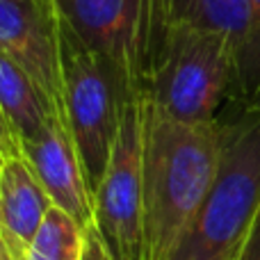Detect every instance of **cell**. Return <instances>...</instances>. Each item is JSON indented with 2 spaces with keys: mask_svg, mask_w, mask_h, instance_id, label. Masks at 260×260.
Segmentation results:
<instances>
[{
  "mask_svg": "<svg viewBox=\"0 0 260 260\" xmlns=\"http://www.w3.org/2000/svg\"><path fill=\"white\" fill-rule=\"evenodd\" d=\"M142 91L128 99L108 169L94 194V229L114 260H146L142 185Z\"/></svg>",
  "mask_w": 260,
  "mask_h": 260,
  "instance_id": "obj_6",
  "label": "cell"
},
{
  "mask_svg": "<svg viewBox=\"0 0 260 260\" xmlns=\"http://www.w3.org/2000/svg\"><path fill=\"white\" fill-rule=\"evenodd\" d=\"M85 231L73 217L53 206L27 247L25 260H82Z\"/></svg>",
  "mask_w": 260,
  "mask_h": 260,
  "instance_id": "obj_12",
  "label": "cell"
},
{
  "mask_svg": "<svg viewBox=\"0 0 260 260\" xmlns=\"http://www.w3.org/2000/svg\"><path fill=\"white\" fill-rule=\"evenodd\" d=\"M144 94L171 119L215 123L238 99V59L229 39L187 23L167 27Z\"/></svg>",
  "mask_w": 260,
  "mask_h": 260,
  "instance_id": "obj_3",
  "label": "cell"
},
{
  "mask_svg": "<svg viewBox=\"0 0 260 260\" xmlns=\"http://www.w3.org/2000/svg\"><path fill=\"white\" fill-rule=\"evenodd\" d=\"M139 94L103 55L89 50L64 21V112L91 197L112 155L128 99Z\"/></svg>",
  "mask_w": 260,
  "mask_h": 260,
  "instance_id": "obj_4",
  "label": "cell"
},
{
  "mask_svg": "<svg viewBox=\"0 0 260 260\" xmlns=\"http://www.w3.org/2000/svg\"><path fill=\"white\" fill-rule=\"evenodd\" d=\"M238 260H260V210L251 224V231H249V238L242 247V253H240Z\"/></svg>",
  "mask_w": 260,
  "mask_h": 260,
  "instance_id": "obj_16",
  "label": "cell"
},
{
  "mask_svg": "<svg viewBox=\"0 0 260 260\" xmlns=\"http://www.w3.org/2000/svg\"><path fill=\"white\" fill-rule=\"evenodd\" d=\"M217 123L215 183L169 260H238L260 210V105L231 101Z\"/></svg>",
  "mask_w": 260,
  "mask_h": 260,
  "instance_id": "obj_2",
  "label": "cell"
},
{
  "mask_svg": "<svg viewBox=\"0 0 260 260\" xmlns=\"http://www.w3.org/2000/svg\"><path fill=\"white\" fill-rule=\"evenodd\" d=\"M219 165V123H185L142 96L146 260H169L201 210Z\"/></svg>",
  "mask_w": 260,
  "mask_h": 260,
  "instance_id": "obj_1",
  "label": "cell"
},
{
  "mask_svg": "<svg viewBox=\"0 0 260 260\" xmlns=\"http://www.w3.org/2000/svg\"><path fill=\"white\" fill-rule=\"evenodd\" d=\"M0 110L16 135L18 144L21 139L37 135L53 117L32 78L3 50H0Z\"/></svg>",
  "mask_w": 260,
  "mask_h": 260,
  "instance_id": "obj_11",
  "label": "cell"
},
{
  "mask_svg": "<svg viewBox=\"0 0 260 260\" xmlns=\"http://www.w3.org/2000/svg\"><path fill=\"white\" fill-rule=\"evenodd\" d=\"M14 155H21V146H18L16 135L9 128L7 119H5L3 110H0V157L7 160V157H14Z\"/></svg>",
  "mask_w": 260,
  "mask_h": 260,
  "instance_id": "obj_15",
  "label": "cell"
},
{
  "mask_svg": "<svg viewBox=\"0 0 260 260\" xmlns=\"http://www.w3.org/2000/svg\"><path fill=\"white\" fill-rule=\"evenodd\" d=\"M0 260H25V256L16 253L12 247H9V242L5 240L3 233H0Z\"/></svg>",
  "mask_w": 260,
  "mask_h": 260,
  "instance_id": "obj_17",
  "label": "cell"
},
{
  "mask_svg": "<svg viewBox=\"0 0 260 260\" xmlns=\"http://www.w3.org/2000/svg\"><path fill=\"white\" fill-rule=\"evenodd\" d=\"M57 5L73 35L110 59L130 87L144 94L167 32L162 0H57Z\"/></svg>",
  "mask_w": 260,
  "mask_h": 260,
  "instance_id": "obj_5",
  "label": "cell"
},
{
  "mask_svg": "<svg viewBox=\"0 0 260 260\" xmlns=\"http://www.w3.org/2000/svg\"><path fill=\"white\" fill-rule=\"evenodd\" d=\"M167 27L171 23H187L229 39L240 59L251 30L249 0H162Z\"/></svg>",
  "mask_w": 260,
  "mask_h": 260,
  "instance_id": "obj_10",
  "label": "cell"
},
{
  "mask_svg": "<svg viewBox=\"0 0 260 260\" xmlns=\"http://www.w3.org/2000/svg\"><path fill=\"white\" fill-rule=\"evenodd\" d=\"M82 260H114L108 244L103 242L101 233L94 226H89V229L85 231V251H82Z\"/></svg>",
  "mask_w": 260,
  "mask_h": 260,
  "instance_id": "obj_14",
  "label": "cell"
},
{
  "mask_svg": "<svg viewBox=\"0 0 260 260\" xmlns=\"http://www.w3.org/2000/svg\"><path fill=\"white\" fill-rule=\"evenodd\" d=\"M3 162H5V160H3V157H0V171H3Z\"/></svg>",
  "mask_w": 260,
  "mask_h": 260,
  "instance_id": "obj_18",
  "label": "cell"
},
{
  "mask_svg": "<svg viewBox=\"0 0 260 260\" xmlns=\"http://www.w3.org/2000/svg\"><path fill=\"white\" fill-rule=\"evenodd\" d=\"M50 208L53 201L30 165L21 155L7 157L0 171V233L16 253L27 256Z\"/></svg>",
  "mask_w": 260,
  "mask_h": 260,
  "instance_id": "obj_9",
  "label": "cell"
},
{
  "mask_svg": "<svg viewBox=\"0 0 260 260\" xmlns=\"http://www.w3.org/2000/svg\"><path fill=\"white\" fill-rule=\"evenodd\" d=\"M251 30L238 59V99L244 103L260 105V0H249Z\"/></svg>",
  "mask_w": 260,
  "mask_h": 260,
  "instance_id": "obj_13",
  "label": "cell"
},
{
  "mask_svg": "<svg viewBox=\"0 0 260 260\" xmlns=\"http://www.w3.org/2000/svg\"><path fill=\"white\" fill-rule=\"evenodd\" d=\"M0 50L14 59L50 108L64 112V16L57 0H0Z\"/></svg>",
  "mask_w": 260,
  "mask_h": 260,
  "instance_id": "obj_7",
  "label": "cell"
},
{
  "mask_svg": "<svg viewBox=\"0 0 260 260\" xmlns=\"http://www.w3.org/2000/svg\"><path fill=\"white\" fill-rule=\"evenodd\" d=\"M18 146L53 206L73 217L82 229L94 226V197L67 121L50 117L39 133L21 139Z\"/></svg>",
  "mask_w": 260,
  "mask_h": 260,
  "instance_id": "obj_8",
  "label": "cell"
}]
</instances>
